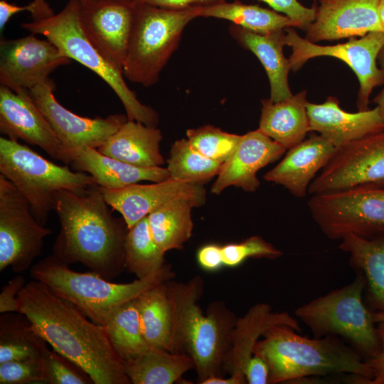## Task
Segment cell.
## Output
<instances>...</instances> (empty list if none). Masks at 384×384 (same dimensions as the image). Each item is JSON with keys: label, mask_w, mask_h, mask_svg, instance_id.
Here are the masks:
<instances>
[{"label": "cell", "mask_w": 384, "mask_h": 384, "mask_svg": "<svg viewBox=\"0 0 384 384\" xmlns=\"http://www.w3.org/2000/svg\"><path fill=\"white\" fill-rule=\"evenodd\" d=\"M51 230L40 223L28 200L0 175V272L21 274L40 255Z\"/></svg>", "instance_id": "12"}, {"label": "cell", "mask_w": 384, "mask_h": 384, "mask_svg": "<svg viewBox=\"0 0 384 384\" xmlns=\"http://www.w3.org/2000/svg\"><path fill=\"white\" fill-rule=\"evenodd\" d=\"M68 265L52 254L33 265L30 275L102 326L116 308L174 277L167 264L159 273L147 278L114 283L92 272L74 271Z\"/></svg>", "instance_id": "5"}, {"label": "cell", "mask_w": 384, "mask_h": 384, "mask_svg": "<svg viewBox=\"0 0 384 384\" xmlns=\"http://www.w3.org/2000/svg\"><path fill=\"white\" fill-rule=\"evenodd\" d=\"M26 279L18 274L4 285L0 293V313L18 312V296L26 285Z\"/></svg>", "instance_id": "43"}, {"label": "cell", "mask_w": 384, "mask_h": 384, "mask_svg": "<svg viewBox=\"0 0 384 384\" xmlns=\"http://www.w3.org/2000/svg\"><path fill=\"white\" fill-rule=\"evenodd\" d=\"M18 300V312L28 317L39 335L86 372L94 384L131 383L104 326L37 280L26 284Z\"/></svg>", "instance_id": "1"}, {"label": "cell", "mask_w": 384, "mask_h": 384, "mask_svg": "<svg viewBox=\"0 0 384 384\" xmlns=\"http://www.w3.org/2000/svg\"><path fill=\"white\" fill-rule=\"evenodd\" d=\"M80 3H88V2H93L97 1H101V0H78ZM135 1V0H132Z\"/></svg>", "instance_id": "51"}, {"label": "cell", "mask_w": 384, "mask_h": 384, "mask_svg": "<svg viewBox=\"0 0 384 384\" xmlns=\"http://www.w3.org/2000/svg\"><path fill=\"white\" fill-rule=\"evenodd\" d=\"M310 213L331 240L353 234L371 238L384 233V186H366L314 194Z\"/></svg>", "instance_id": "10"}, {"label": "cell", "mask_w": 384, "mask_h": 384, "mask_svg": "<svg viewBox=\"0 0 384 384\" xmlns=\"http://www.w3.org/2000/svg\"><path fill=\"white\" fill-rule=\"evenodd\" d=\"M268 4L273 10L283 14L297 23L299 28L305 30L314 20L315 8L306 7L299 0H258Z\"/></svg>", "instance_id": "41"}, {"label": "cell", "mask_w": 384, "mask_h": 384, "mask_svg": "<svg viewBox=\"0 0 384 384\" xmlns=\"http://www.w3.org/2000/svg\"><path fill=\"white\" fill-rule=\"evenodd\" d=\"M224 266L235 267L247 258L275 259L282 252L260 236H252L241 242L222 246Z\"/></svg>", "instance_id": "39"}, {"label": "cell", "mask_w": 384, "mask_h": 384, "mask_svg": "<svg viewBox=\"0 0 384 384\" xmlns=\"http://www.w3.org/2000/svg\"><path fill=\"white\" fill-rule=\"evenodd\" d=\"M379 15L384 30V0H379Z\"/></svg>", "instance_id": "50"}, {"label": "cell", "mask_w": 384, "mask_h": 384, "mask_svg": "<svg viewBox=\"0 0 384 384\" xmlns=\"http://www.w3.org/2000/svg\"><path fill=\"white\" fill-rule=\"evenodd\" d=\"M336 148L321 135H313L288 149L283 159L263 178L302 198L309 185L334 154Z\"/></svg>", "instance_id": "23"}, {"label": "cell", "mask_w": 384, "mask_h": 384, "mask_svg": "<svg viewBox=\"0 0 384 384\" xmlns=\"http://www.w3.org/2000/svg\"><path fill=\"white\" fill-rule=\"evenodd\" d=\"M54 90V82L50 79L28 92L65 149L80 146L98 149L128 119L121 114L95 118L79 116L57 101Z\"/></svg>", "instance_id": "15"}, {"label": "cell", "mask_w": 384, "mask_h": 384, "mask_svg": "<svg viewBox=\"0 0 384 384\" xmlns=\"http://www.w3.org/2000/svg\"><path fill=\"white\" fill-rule=\"evenodd\" d=\"M167 162L171 179L198 184L207 183L218 175L223 164L201 154L187 139L174 143Z\"/></svg>", "instance_id": "36"}, {"label": "cell", "mask_w": 384, "mask_h": 384, "mask_svg": "<svg viewBox=\"0 0 384 384\" xmlns=\"http://www.w3.org/2000/svg\"><path fill=\"white\" fill-rule=\"evenodd\" d=\"M187 139L198 151L213 160L224 163L235 149L241 135L222 131L207 124L186 131Z\"/></svg>", "instance_id": "37"}, {"label": "cell", "mask_w": 384, "mask_h": 384, "mask_svg": "<svg viewBox=\"0 0 384 384\" xmlns=\"http://www.w3.org/2000/svg\"><path fill=\"white\" fill-rule=\"evenodd\" d=\"M137 298L116 308L103 325L116 355L123 364L151 348L142 333Z\"/></svg>", "instance_id": "34"}, {"label": "cell", "mask_w": 384, "mask_h": 384, "mask_svg": "<svg viewBox=\"0 0 384 384\" xmlns=\"http://www.w3.org/2000/svg\"><path fill=\"white\" fill-rule=\"evenodd\" d=\"M28 317L20 312L3 313L0 317V363L41 359L48 348Z\"/></svg>", "instance_id": "32"}, {"label": "cell", "mask_w": 384, "mask_h": 384, "mask_svg": "<svg viewBox=\"0 0 384 384\" xmlns=\"http://www.w3.org/2000/svg\"><path fill=\"white\" fill-rule=\"evenodd\" d=\"M166 285L175 353H186L193 359L198 383L212 376H223L237 319L221 302L211 303L206 313L203 312L198 301L203 291V280L198 275L186 283L171 279Z\"/></svg>", "instance_id": "3"}, {"label": "cell", "mask_w": 384, "mask_h": 384, "mask_svg": "<svg viewBox=\"0 0 384 384\" xmlns=\"http://www.w3.org/2000/svg\"><path fill=\"white\" fill-rule=\"evenodd\" d=\"M200 17H213L230 21L255 33L267 34L287 28H298L286 15L259 5L245 4L238 0L226 1L202 8Z\"/></svg>", "instance_id": "33"}, {"label": "cell", "mask_w": 384, "mask_h": 384, "mask_svg": "<svg viewBox=\"0 0 384 384\" xmlns=\"http://www.w3.org/2000/svg\"><path fill=\"white\" fill-rule=\"evenodd\" d=\"M306 96L304 90L279 102L262 99L258 129L287 150L302 142L310 132Z\"/></svg>", "instance_id": "26"}, {"label": "cell", "mask_w": 384, "mask_h": 384, "mask_svg": "<svg viewBox=\"0 0 384 384\" xmlns=\"http://www.w3.org/2000/svg\"><path fill=\"white\" fill-rule=\"evenodd\" d=\"M28 11L32 14L33 20L52 15L53 11L46 1L34 0L28 5L17 6L5 0L0 1V30L2 31L10 18L18 13Z\"/></svg>", "instance_id": "42"}, {"label": "cell", "mask_w": 384, "mask_h": 384, "mask_svg": "<svg viewBox=\"0 0 384 384\" xmlns=\"http://www.w3.org/2000/svg\"><path fill=\"white\" fill-rule=\"evenodd\" d=\"M285 325L300 331L299 321L287 312H273L266 303L251 306L242 317L237 319L232 334L231 346L225 356L224 372L228 377L212 376L201 384H245V371L253 356L260 337L270 327Z\"/></svg>", "instance_id": "19"}, {"label": "cell", "mask_w": 384, "mask_h": 384, "mask_svg": "<svg viewBox=\"0 0 384 384\" xmlns=\"http://www.w3.org/2000/svg\"><path fill=\"white\" fill-rule=\"evenodd\" d=\"M109 207L97 184L80 191H58L53 210L60 229L53 254L68 264L81 263L110 280L125 268L128 228Z\"/></svg>", "instance_id": "2"}, {"label": "cell", "mask_w": 384, "mask_h": 384, "mask_svg": "<svg viewBox=\"0 0 384 384\" xmlns=\"http://www.w3.org/2000/svg\"><path fill=\"white\" fill-rule=\"evenodd\" d=\"M0 172L28 200L38 221L45 225L53 210L56 193L80 191L97 184L83 172L55 164L18 141L0 137Z\"/></svg>", "instance_id": "8"}, {"label": "cell", "mask_w": 384, "mask_h": 384, "mask_svg": "<svg viewBox=\"0 0 384 384\" xmlns=\"http://www.w3.org/2000/svg\"><path fill=\"white\" fill-rule=\"evenodd\" d=\"M378 324L380 348L375 356L367 361L373 371V378L369 384H384V321Z\"/></svg>", "instance_id": "47"}, {"label": "cell", "mask_w": 384, "mask_h": 384, "mask_svg": "<svg viewBox=\"0 0 384 384\" xmlns=\"http://www.w3.org/2000/svg\"><path fill=\"white\" fill-rule=\"evenodd\" d=\"M315 1L314 20L305 29V38L311 42L384 32L379 15V0Z\"/></svg>", "instance_id": "18"}, {"label": "cell", "mask_w": 384, "mask_h": 384, "mask_svg": "<svg viewBox=\"0 0 384 384\" xmlns=\"http://www.w3.org/2000/svg\"><path fill=\"white\" fill-rule=\"evenodd\" d=\"M366 186H384V130L336 149L309 185L308 193Z\"/></svg>", "instance_id": "13"}, {"label": "cell", "mask_w": 384, "mask_h": 384, "mask_svg": "<svg viewBox=\"0 0 384 384\" xmlns=\"http://www.w3.org/2000/svg\"><path fill=\"white\" fill-rule=\"evenodd\" d=\"M286 150L258 129L241 135L235 149L223 163L211 193L220 194L231 186L255 192L260 185L257 171L278 160Z\"/></svg>", "instance_id": "21"}, {"label": "cell", "mask_w": 384, "mask_h": 384, "mask_svg": "<svg viewBox=\"0 0 384 384\" xmlns=\"http://www.w3.org/2000/svg\"><path fill=\"white\" fill-rule=\"evenodd\" d=\"M161 131L135 120L127 119L97 150L104 155L141 167L160 166Z\"/></svg>", "instance_id": "27"}, {"label": "cell", "mask_w": 384, "mask_h": 384, "mask_svg": "<svg viewBox=\"0 0 384 384\" xmlns=\"http://www.w3.org/2000/svg\"><path fill=\"white\" fill-rule=\"evenodd\" d=\"M44 383L49 384H91L90 375L73 361L48 348L42 358Z\"/></svg>", "instance_id": "38"}, {"label": "cell", "mask_w": 384, "mask_h": 384, "mask_svg": "<svg viewBox=\"0 0 384 384\" xmlns=\"http://www.w3.org/2000/svg\"><path fill=\"white\" fill-rule=\"evenodd\" d=\"M133 384H172L195 368L187 354L150 348L137 358L123 364Z\"/></svg>", "instance_id": "29"}, {"label": "cell", "mask_w": 384, "mask_h": 384, "mask_svg": "<svg viewBox=\"0 0 384 384\" xmlns=\"http://www.w3.org/2000/svg\"><path fill=\"white\" fill-rule=\"evenodd\" d=\"M66 150L68 164L75 171L91 176L104 188L119 189L142 181L157 183L170 178L167 169L134 166L104 155L97 149L80 146Z\"/></svg>", "instance_id": "24"}, {"label": "cell", "mask_w": 384, "mask_h": 384, "mask_svg": "<svg viewBox=\"0 0 384 384\" xmlns=\"http://www.w3.org/2000/svg\"><path fill=\"white\" fill-rule=\"evenodd\" d=\"M44 383L41 359H25L0 363V384Z\"/></svg>", "instance_id": "40"}, {"label": "cell", "mask_w": 384, "mask_h": 384, "mask_svg": "<svg viewBox=\"0 0 384 384\" xmlns=\"http://www.w3.org/2000/svg\"><path fill=\"white\" fill-rule=\"evenodd\" d=\"M196 204L178 199L159 206L147 216L151 235L164 252L182 249L192 235L191 210Z\"/></svg>", "instance_id": "31"}, {"label": "cell", "mask_w": 384, "mask_h": 384, "mask_svg": "<svg viewBox=\"0 0 384 384\" xmlns=\"http://www.w3.org/2000/svg\"><path fill=\"white\" fill-rule=\"evenodd\" d=\"M0 132L7 138L37 146L50 157L68 164L65 147L29 95L0 86Z\"/></svg>", "instance_id": "16"}, {"label": "cell", "mask_w": 384, "mask_h": 384, "mask_svg": "<svg viewBox=\"0 0 384 384\" xmlns=\"http://www.w3.org/2000/svg\"><path fill=\"white\" fill-rule=\"evenodd\" d=\"M140 324L151 348L175 353L172 314L166 282L144 292L137 298Z\"/></svg>", "instance_id": "30"}, {"label": "cell", "mask_w": 384, "mask_h": 384, "mask_svg": "<svg viewBox=\"0 0 384 384\" xmlns=\"http://www.w3.org/2000/svg\"><path fill=\"white\" fill-rule=\"evenodd\" d=\"M339 248L350 256V263L363 273L369 297L378 311H384V233L371 238L344 236Z\"/></svg>", "instance_id": "28"}, {"label": "cell", "mask_w": 384, "mask_h": 384, "mask_svg": "<svg viewBox=\"0 0 384 384\" xmlns=\"http://www.w3.org/2000/svg\"><path fill=\"white\" fill-rule=\"evenodd\" d=\"M164 254L151 235L147 216L128 229L124 265L137 279H143L161 271L167 265Z\"/></svg>", "instance_id": "35"}, {"label": "cell", "mask_w": 384, "mask_h": 384, "mask_svg": "<svg viewBox=\"0 0 384 384\" xmlns=\"http://www.w3.org/2000/svg\"><path fill=\"white\" fill-rule=\"evenodd\" d=\"M285 43L292 53L289 58L291 70H299L309 60L329 56L347 64L358 82L356 106L358 111L368 110L373 90L384 85V73L378 66V56L384 46V32L373 31L358 38L333 46H320L301 37L292 27L285 29Z\"/></svg>", "instance_id": "11"}, {"label": "cell", "mask_w": 384, "mask_h": 384, "mask_svg": "<svg viewBox=\"0 0 384 384\" xmlns=\"http://www.w3.org/2000/svg\"><path fill=\"white\" fill-rule=\"evenodd\" d=\"M253 350L270 370L269 383L276 384L309 376L348 374L369 384L373 371L353 347L335 336L309 338L285 325L268 329Z\"/></svg>", "instance_id": "4"}, {"label": "cell", "mask_w": 384, "mask_h": 384, "mask_svg": "<svg viewBox=\"0 0 384 384\" xmlns=\"http://www.w3.org/2000/svg\"><path fill=\"white\" fill-rule=\"evenodd\" d=\"M245 377L249 384H267L270 377L269 367L262 358L253 355L246 366Z\"/></svg>", "instance_id": "46"}, {"label": "cell", "mask_w": 384, "mask_h": 384, "mask_svg": "<svg viewBox=\"0 0 384 384\" xmlns=\"http://www.w3.org/2000/svg\"><path fill=\"white\" fill-rule=\"evenodd\" d=\"M196 259L201 267L213 272L224 266L222 246L210 243L201 247L196 253Z\"/></svg>", "instance_id": "44"}, {"label": "cell", "mask_w": 384, "mask_h": 384, "mask_svg": "<svg viewBox=\"0 0 384 384\" xmlns=\"http://www.w3.org/2000/svg\"><path fill=\"white\" fill-rule=\"evenodd\" d=\"M80 1L70 0L58 14L23 23L21 27L52 42L71 60H74L100 77L122 102L129 120L156 127L159 115L142 104L127 85L122 70L112 62L84 33L80 22Z\"/></svg>", "instance_id": "6"}, {"label": "cell", "mask_w": 384, "mask_h": 384, "mask_svg": "<svg viewBox=\"0 0 384 384\" xmlns=\"http://www.w3.org/2000/svg\"><path fill=\"white\" fill-rule=\"evenodd\" d=\"M378 63L384 73V46L378 56ZM373 102L376 105L379 114L384 121V88L373 98Z\"/></svg>", "instance_id": "48"}, {"label": "cell", "mask_w": 384, "mask_h": 384, "mask_svg": "<svg viewBox=\"0 0 384 384\" xmlns=\"http://www.w3.org/2000/svg\"><path fill=\"white\" fill-rule=\"evenodd\" d=\"M201 10H174L137 3L122 65L124 76L144 87L157 83L162 70L179 45L184 28L200 17Z\"/></svg>", "instance_id": "7"}, {"label": "cell", "mask_w": 384, "mask_h": 384, "mask_svg": "<svg viewBox=\"0 0 384 384\" xmlns=\"http://www.w3.org/2000/svg\"><path fill=\"white\" fill-rule=\"evenodd\" d=\"M35 35L1 41V85L16 92L30 90L50 80L58 67L70 63L52 42Z\"/></svg>", "instance_id": "14"}, {"label": "cell", "mask_w": 384, "mask_h": 384, "mask_svg": "<svg viewBox=\"0 0 384 384\" xmlns=\"http://www.w3.org/2000/svg\"><path fill=\"white\" fill-rule=\"evenodd\" d=\"M81 27L90 41L122 70L136 10L132 0L80 3Z\"/></svg>", "instance_id": "17"}, {"label": "cell", "mask_w": 384, "mask_h": 384, "mask_svg": "<svg viewBox=\"0 0 384 384\" xmlns=\"http://www.w3.org/2000/svg\"><path fill=\"white\" fill-rule=\"evenodd\" d=\"M100 188L108 205L122 215L128 229L167 202L184 199L195 203L197 207L206 202L203 184L171 178L152 184L134 183L119 189Z\"/></svg>", "instance_id": "20"}, {"label": "cell", "mask_w": 384, "mask_h": 384, "mask_svg": "<svg viewBox=\"0 0 384 384\" xmlns=\"http://www.w3.org/2000/svg\"><path fill=\"white\" fill-rule=\"evenodd\" d=\"M225 1L226 0H135L137 3L174 10L202 9Z\"/></svg>", "instance_id": "45"}, {"label": "cell", "mask_w": 384, "mask_h": 384, "mask_svg": "<svg viewBox=\"0 0 384 384\" xmlns=\"http://www.w3.org/2000/svg\"><path fill=\"white\" fill-rule=\"evenodd\" d=\"M229 32L238 44L254 53L262 63L270 81V99L275 102L291 97L293 94L288 81L291 65L283 52L285 30L261 34L232 23Z\"/></svg>", "instance_id": "25"}, {"label": "cell", "mask_w": 384, "mask_h": 384, "mask_svg": "<svg viewBox=\"0 0 384 384\" xmlns=\"http://www.w3.org/2000/svg\"><path fill=\"white\" fill-rule=\"evenodd\" d=\"M372 314L375 323L384 321V311H377L375 313H372Z\"/></svg>", "instance_id": "49"}, {"label": "cell", "mask_w": 384, "mask_h": 384, "mask_svg": "<svg viewBox=\"0 0 384 384\" xmlns=\"http://www.w3.org/2000/svg\"><path fill=\"white\" fill-rule=\"evenodd\" d=\"M366 280L358 274L350 284L317 297L295 310V315L319 337L338 335L369 358L380 342L373 314L363 302Z\"/></svg>", "instance_id": "9"}, {"label": "cell", "mask_w": 384, "mask_h": 384, "mask_svg": "<svg viewBox=\"0 0 384 384\" xmlns=\"http://www.w3.org/2000/svg\"><path fill=\"white\" fill-rule=\"evenodd\" d=\"M306 109L310 131L319 133L336 149L384 130V121L376 107L348 112L340 107L336 97L329 96L323 103L308 102Z\"/></svg>", "instance_id": "22"}]
</instances>
